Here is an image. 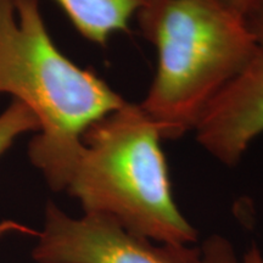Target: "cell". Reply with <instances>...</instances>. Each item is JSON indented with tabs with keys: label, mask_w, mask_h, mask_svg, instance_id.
Masks as SVG:
<instances>
[{
	"label": "cell",
	"mask_w": 263,
	"mask_h": 263,
	"mask_svg": "<svg viewBox=\"0 0 263 263\" xmlns=\"http://www.w3.org/2000/svg\"><path fill=\"white\" fill-rule=\"evenodd\" d=\"M0 95L37 118L28 157L54 192L65 190L84 132L126 103L103 78L59 50L39 0H0Z\"/></svg>",
	"instance_id": "6da1fadb"
},
{
	"label": "cell",
	"mask_w": 263,
	"mask_h": 263,
	"mask_svg": "<svg viewBox=\"0 0 263 263\" xmlns=\"http://www.w3.org/2000/svg\"><path fill=\"white\" fill-rule=\"evenodd\" d=\"M136 16L157 54L155 77L139 105L162 139H178L195 130L258 44L244 16L223 0H145Z\"/></svg>",
	"instance_id": "7a4b0ae2"
},
{
	"label": "cell",
	"mask_w": 263,
	"mask_h": 263,
	"mask_svg": "<svg viewBox=\"0 0 263 263\" xmlns=\"http://www.w3.org/2000/svg\"><path fill=\"white\" fill-rule=\"evenodd\" d=\"M161 140L140 105L126 101L84 132L64 192L84 213L110 217L153 241L193 244L199 234L174 201Z\"/></svg>",
	"instance_id": "3957f363"
},
{
	"label": "cell",
	"mask_w": 263,
	"mask_h": 263,
	"mask_svg": "<svg viewBox=\"0 0 263 263\" xmlns=\"http://www.w3.org/2000/svg\"><path fill=\"white\" fill-rule=\"evenodd\" d=\"M32 257L38 263H200L201 251L132 233L99 213L68 216L49 201Z\"/></svg>",
	"instance_id": "277c9868"
},
{
	"label": "cell",
	"mask_w": 263,
	"mask_h": 263,
	"mask_svg": "<svg viewBox=\"0 0 263 263\" xmlns=\"http://www.w3.org/2000/svg\"><path fill=\"white\" fill-rule=\"evenodd\" d=\"M207 153L226 166L238 164L263 133V48L207 106L194 130Z\"/></svg>",
	"instance_id": "5b68a950"
},
{
	"label": "cell",
	"mask_w": 263,
	"mask_h": 263,
	"mask_svg": "<svg viewBox=\"0 0 263 263\" xmlns=\"http://www.w3.org/2000/svg\"><path fill=\"white\" fill-rule=\"evenodd\" d=\"M82 37L105 47L111 35L127 31L145 0H55Z\"/></svg>",
	"instance_id": "8992f818"
},
{
	"label": "cell",
	"mask_w": 263,
	"mask_h": 263,
	"mask_svg": "<svg viewBox=\"0 0 263 263\" xmlns=\"http://www.w3.org/2000/svg\"><path fill=\"white\" fill-rule=\"evenodd\" d=\"M39 123L31 110L24 104L12 100L0 114V157L14 145L20 137L37 133Z\"/></svg>",
	"instance_id": "52a82bcc"
},
{
	"label": "cell",
	"mask_w": 263,
	"mask_h": 263,
	"mask_svg": "<svg viewBox=\"0 0 263 263\" xmlns=\"http://www.w3.org/2000/svg\"><path fill=\"white\" fill-rule=\"evenodd\" d=\"M200 263H241L236 257L234 248L229 240L221 235H211L203 242Z\"/></svg>",
	"instance_id": "ba28073f"
},
{
	"label": "cell",
	"mask_w": 263,
	"mask_h": 263,
	"mask_svg": "<svg viewBox=\"0 0 263 263\" xmlns=\"http://www.w3.org/2000/svg\"><path fill=\"white\" fill-rule=\"evenodd\" d=\"M246 24L258 47L263 48V0L251 14L246 16Z\"/></svg>",
	"instance_id": "9c48e42d"
},
{
	"label": "cell",
	"mask_w": 263,
	"mask_h": 263,
	"mask_svg": "<svg viewBox=\"0 0 263 263\" xmlns=\"http://www.w3.org/2000/svg\"><path fill=\"white\" fill-rule=\"evenodd\" d=\"M230 8L234 9L239 14H241L246 18V16L251 14L257 6L261 4L262 0H223Z\"/></svg>",
	"instance_id": "30bf717a"
},
{
	"label": "cell",
	"mask_w": 263,
	"mask_h": 263,
	"mask_svg": "<svg viewBox=\"0 0 263 263\" xmlns=\"http://www.w3.org/2000/svg\"><path fill=\"white\" fill-rule=\"evenodd\" d=\"M241 263H263V255L256 245H252L242 256Z\"/></svg>",
	"instance_id": "8fae6325"
}]
</instances>
